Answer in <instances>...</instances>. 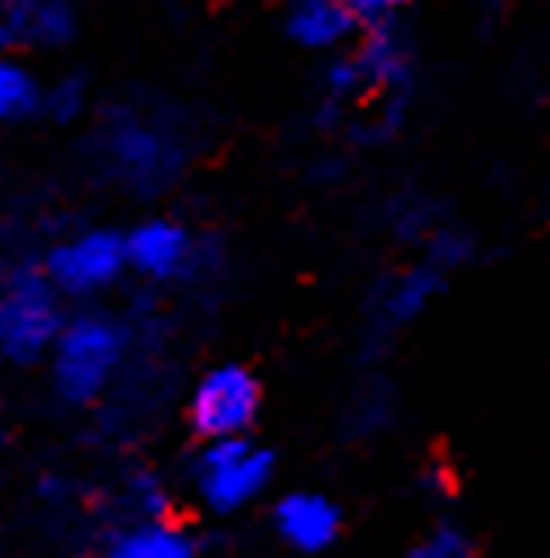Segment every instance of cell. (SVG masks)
Returning <instances> with one entry per match:
<instances>
[{
  "label": "cell",
  "instance_id": "cell-1",
  "mask_svg": "<svg viewBox=\"0 0 550 558\" xmlns=\"http://www.w3.org/2000/svg\"><path fill=\"white\" fill-rule=\"evenodd\" d=\"M89 160L103 182L124 195L152 199L165 195L191 165L187 120L160 98H124L111 102L89 137Z\"/></svg>",
  "mask_w": 550,
  "mask_h": 558
},
{
  "label": "cell",
  "instance_id": "cell-2",
  "mask_svg": "<svg viewBox=\"0 0 550 558\" xmlns=\"http://www.w3.org/2000/svg\"><path fill=\"white\" fill-rule=\"evenodd\" d=\"M143 355V324L107 306H81L67 315L53 355L45 364L49 395L67 412H94L116 399Z\"/></svg>",
  "mask_w": 550,
  "mask_h": 558
},
{
  "label": "cell",
  "instance_id": "cell-3",
  "mask_svg": "<svg viewBox=\"0 0 550 558\" xmlns=\"http://www.w3.org/2000/svg\"><path fill=\"white\" fill-rule=\"evenodd\" d=\"M408 94H412V53L399 27L364 32L360 45L337 53L324 72V116L382 102V111L404 124Z\"/></svg>",
  "mask_w": 550,
  "mask_h": 558
},
{
  "label": "cell",
  "instance_id": "cell-4",
  "mask_svg": "<svg viewBox=\"0 0 550 558\" xmlns=\"http://www.w3.org/2000/svg\"><path fill=\"white\" fill-rule=\"evenodd\" d=\"M67 302L49 284L36 257L0 266V364L40 368L53 355V341L67 324Z\"/></svg>",
  "mask_w": 550,
  "mask_h": 558
},
{
  "label": "cell",
  "instance_id": "cell-5",
  "mask_svg": "<svg viewBox=\"0 0 550 558\" xmlns=\"http://www.w3.org/2000/svg\"><path fill=\"white\" fill-rule=\"evenodd\" d=\"M275 474H280V461L253 435L200 444L187 461L191 501L214 519H236L253 510L258 501H266L275 487Z\"/></svg>",
  "mask_w": 550,
  "mask_h": 558
},
{
  "label": "cell",
  "instance_id": "cell-6",
  "mask_svg": "<svg viewBox=\"0 0 550 558\" xmlns=\"http://www.w3.org/2000/svg\"><path fill=\"white\" fill-rule=\"evenodd\" d=\"M129 275L152 289H191L218 270V248L210 235H200L191 222L174 214H152L124 231Z\"/></svg>",
  "mask_w": 550,
  "mask_h": 558
},
{
  "label": "cell",
  "instance_id": "cell-7",
  "mask_svg": "<svg viewBox=\"0 0 550 558\" xmlns=\"http://www.w3.org/2000/svg\"><path fill=\"white\" fill-rule=\"evenodd\" d=\"M36 262L49 275V284L62 293V302H81V306H94L103 293H111L129 275L124 231H116V227L62 231L40 248Z\"/></svg>",
  "mask_w": 550,
  "mask_h": 558
},
{
  "label": "cell",
  "instance_id": "cell-8",
  "mask_svg": "<svg viewBox=\"0 0 550 558\" xmlns=\"http://www.w3.org/2000/svg\"><path fill=\"white\" fill-rule=\"evenodd\" d=\"M449 275L453 270H444L440 262H431L422 253H412L404 266L386 270L369 289V302H364V351L382 355L386 345H395L435 306V298L449 289Z\"/></svg>",
  "mask_w": 550,
  "mask_h": 558
},
{
  "label": "cell",
  "instance_id": "cell-9",
  "mask_svg": "<svg viewBox=\"0 0 550 558\" xmlns=\"http://www.w3.org/2000/svg\"><path fill=\"white\" fill-rule=\"evenodd\" d=\"M182 412L200 444L244 439L258 430V416H262V381L249 364H236V360L214 364L195 377Z\"/></svg>",
  "mask_w": 550,
  "mask_h": 558
},
{
  "label": "cell",
  "instance_id": "cell-10",
  "mask_svg": "<svg viewBox=\"0 0 550 558\" xmlns=\"http://www.w3.org/2000/svg\"><path fill=\"white\" fill-rule=\"evenodd\" d=\"M266 527L285 558H328L347 536V506L320 487H294V493L271 497Z\"/></svg>",
  "mask_w": 550,
  "mask_h": 558
},
{
  "label": "cell",
  "instance_id": "cell-11",
  "mask_svg": "<svg viewBox=\"0 0 550 558\" xmlns=\"http://www.w3.org/2000/svg\"><path fill=\"white\" fill-rule=\"evenodd\" d=\"M94 558H204L200 536L169 514L111 519L94 536Z\"/></svg>",
  "mask_w": 550,
  "mask_h": 558
},
{
  "label": "cell",
  "instance_id": "cell-12",
  "mask_svg": "<svg viewBox=\"0 0 550 558\" xmlns=\"http://www.w3.org/2000/svg\"><path fill=\"white\" fill-rule=\"evenodd\" d=\"M81 36L72 0H0V58L32 49H67Z\"/></svg>",
  "mask_w": 550,
  "mask_h": 558
},
{
  "label": "cell",
  "instance_id": "cell-13",
  "mask_svg": "<svg viewBox=\"0 0 550 558\" xmlns=\"http://www.w3.org/2000/svg\"><path fill=\"white\" fill-rule=\"evenodd\" d=\"M285 32L302 49H342L360 27L347 14L342 0H289L285 5Z\"/></svg>",
  "mask_w": 550,
  "mask_h": 558
},
{
  "label": "cell",
  "instance_id": "cell-14",
  "mask_svg": "<svg viewBox=\"0 0 550 558\" xmlns=\"http://www.w3.org/2000/svg\"><path fill=\"white\" fill-rule=\"evenodd\" d=\"M45 116V85L23 58H0V129Z\"/></svg>",
  "mask_w": 550,
  "mask_h": 558
},
{
  "label": "cell",
  "instance_id": "cell-15",
  "mask_svg": "<svg viewBox=\"0 0 550 558\" xmlns=\"http://www.w3.org/2000/svg\"><path fill=\"white\" fill-rule=\"evenodd\" d=\"M399 558H485V545H479V536L462 519L440 514L408 536Z\"/></svg>",
  "mask_w": 550,
  "mask_h": 558
},
{
  "label": "cell",
  "instance_id": "cell-16",
  "mask_svg": "<svg viewBox=\"0 0 550 558\" xmlns=\"http://www.w3.org/2000/svg\"><path fill=\"white\" fill-rule=\"evenodd\" d=\"M347 435L351 439H378L395 426V395L386 381H364L347 403Z\"/></svg>",
  "mask_w": 550,
  "mask_h": 558
},
{
  "label": "cell",
  "instance_id": "cell-17",
  "mask_svg": "<svg viewBox=\"0 0 550 558\" xmlns=\"http://www.w3.org/2000/svg\"><path fill=\"white\" fill-rule=\"evenodd\" d=\"M45 116L58 124H76L85 116V81L81 76H62L45 85Z\"/></svg>",
  "mask_w": 550,
  "mask_h": 558
},
{
  "label": "cell",
  "instance_id": "cell-18",
  "mask_svg": "<svg viewBox=\"0 0 550 558\" xmlns=\"http://www.w3.org/2000/svg\"><path fill=\"white\" fill-rule=\"evenodd\" d=\"M347 14L356 19L360 32H382V27H395L399 14L408 10V0H342Z\"/></svg>",
  "mask_w": 550,
  "mask_h": 558
},
{
  "label": "cell",
  "instance_id": "cell-19",
  "mask_svg": "<svg viewBox=\"0 0 550 558\" xmlns=\"http://www.w3.org/2000/svg\"><path fill=\"white\" fill-rule=\"evenodd\" d=\"M0 439H5V408H0Z\"/></svg>",
  "mask_w": 550,
  "mask_h": 558
},
{
  "label": "cell",
  "instance_id": "cell-20",
  "mask_svg": "<svg viewBox=\"0 0 550 558\" xmlns=\"http://www.w3.org/2000/svg\"><path fill=\"white\" fill-rule=\"evenodd\" d=\"M546 208H550V182H546Z\"/></svg>",
  "mask_w": 550,
  "mask_h": 558
},
{
  "label": "cell",
  "instance_id": "cell-21",
  "mask_svg": "<svg viewBox=\"0 0 550 558\" xmlns=\"http://www.w3.org/2000/svg\"><path fill=\"white\" fill-rule=\"evenodd\" d=\"M0 195H5V186H0Z\"/></svg>",
  "mask_w": 550,
  "mask_h": 558
}]
</instances>
